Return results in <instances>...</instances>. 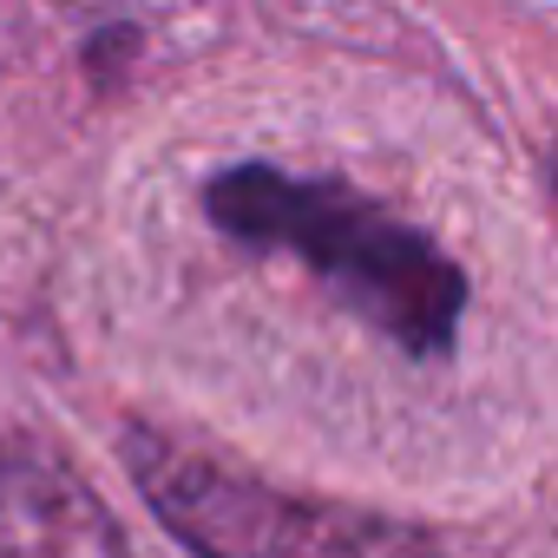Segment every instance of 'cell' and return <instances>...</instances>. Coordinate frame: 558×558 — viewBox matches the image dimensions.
<instances>
[{"label":"cell","instance_id":"6da1fadb","mask_svg":"<svg viewBox=\"0 0 558 558\" xmlns=\"http://www.w3.org/2000/svg\"><path fill=\"white\" fill-rule=\"evenodd\" d=\"M204 210L236 250L296 256L303 269H316L401 355L440 362L453 349L466 316V269L421 223L375 204L368 191L250 158L210 178Z\"/></svg>","mask_w":558,"mask_h":558},{"label":"cell","instance_id":"7a4b0ae2","mask_svg":"<svg viewBox=\"0 0 558 558\" xmlns=\"http://www.w3.org/2000/svg\"><path fill=\"white\" fill-rule=\"evenodd\" d=\"M125 473L191 558H447V545L414 519L283 493L165 440L158 427H125Z\"/></svg>","mask_w":558,"mask_h":558},{"label":"cell","instance_id":"3957f363","mask_svg":"<svg viewBox=\"0 0 558 558\" xmlns=\"http://www.w3.org/2000/svg\"><path fill=\"white\" fill-rule=\"evenodd\" d=\"M0 558H132L112 506L86 473L34 440L0 434Z\"/></svg>","mask_w":558,"mask_h":558},{"label":"cell","instance_id":"277c9868","mask_svg":"<svg viewBox=\"0 0 558 558\" xmlns=\"http://www.w3.org/2000/svg\"><path fill=\"white\" fill-rule=\"evenodd\" d=\"M551 191H558V145H551Z\"/></svg>","mask_w":558,"mask_h":558}]
</instances>
